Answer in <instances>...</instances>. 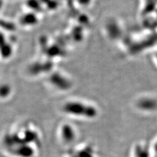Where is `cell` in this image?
<instances>
[{"label": "cell", "mask_w": 157, "mask_h": 157, "mask_svg": "<svg viewBox=\"0 0 157 157\" xmlns=\"http://www.w3.org/2000/svg\"><path fill=\"white\" fill-rule=\"evenodd\" d=\"M153 151L155 152V153H156L157 154V140L156 141V142L154 144V145H153Z\"/></svg>", "instance_id": "3"}, {"label": "cell", "mask_w": 157, "mask_h": 157, "mask_svg": "<svg viewBox=\"0 0 157 157\" xmlns=\"http://www.w3.org/2000/svg\"><path fill=\"white\" fill-rule=\"evenodd\" d=\"M65 111L67 113L76 115L75 116L85 117L86 118H92L96 115L95 109L90 107L83 105V104L80 103L67 104L65 107Z\"/></svg>", "instance_id": "1"}, {"label": "cell", "mask_w": 157, "mask_h": 157, "mask_svg": "<svg viewBox=\"0 0 157 157\" xmlns=\"http://www.w3.org/2000/svg\"><path fill=\"white\" fill-rule=\"evenodd\" d=\"M60 135L62 140L65 143L68 144L70 142H72L73 140H74L75 137V132L74 130H73L70 126L64 127L62 128L60 132Z\"/></svg>", "instance_id": "2"}]
</instances>
